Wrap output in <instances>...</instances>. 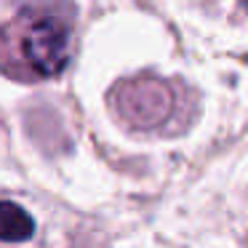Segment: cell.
<instances>
[{"label": "cell", "mask_w": 248, "mask_h": 248, "mask_svg": "<svg viewBox=\"0 0 248 248\" xmlns=\"http://www.w3.org/2000/svg\"><path fill=\"white\" fill-rule=\"evenodd\" d=\"M115 104L128 123L160 125L173 109V93L160 80H134L118 91Z\"/></svg>", "instance_id": "obj_2"}, {"label": "cell", "mask_w": 248, "mask_h": 248, "mask_svg": "<svg viewBox=\"0 0 248 248\" xmlns=\"http://www.w3.org/2000/svg\"><path fill=\"white\" fill-rule=\"evenodd\" d=\"M35 232V221L22 205L11 200H0V240L6 243H24Z\"/></svg>", "instance_id": "obj_3"}, {"label": "cell", "mask_w": 248, "mask_h": 248, "mask_svg": "<svg viewBox=\"0 0 248 248\" xmlns=\"http://www.w3.org/2000/svg\"><path fill=\"white\" fill-rule=\"evenodd\" d=\"M72 54V27L56 8L30 6L0 27V70L14 80H51Z\"/></svg>", "instance_id": "obj_1"}]
</instances>
